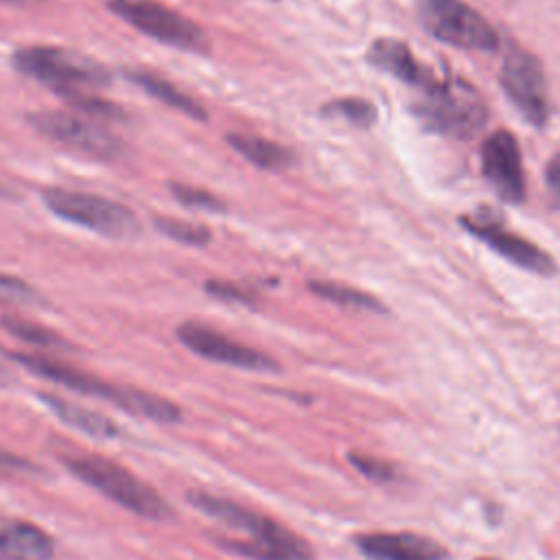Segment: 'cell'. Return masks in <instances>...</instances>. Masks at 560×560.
<instances>
[{
  "mask_svg": "<svg viewBox=\"0 0 560 560\" xmlns=\"http://www.w3.org/2000/svg\"><path fill=\"white\" fill-rule=\"evenodd\" d=\"M188 501L206 516L247 536H214V542L230 553L243 556L247 560H315L311 545L273 516H267L232 499L210 494L206 490L188 492Z\"/></svg>",
  "mask_w": 560,
  "mask_h": 560,
  "instance_id": "cell-1",
  "label": "cell"
},
{
  "mask_svg": "<svg viewBox=\"0 0 560 560\" xmlns=\"http://www.w3.org/2000/svg\"><path fill=\"white\" fill-rule=\"evenodd\" d=\"M4 354L39 378H46L50 383H57V385L72 389L77 394H83V396L107 400L125 413H131V416L144 418V420H153V422H162V424H175L182 420V409L173 400H168L160 394L109 383L96 374H90L81 368H74L66 361H59V359H52L46 354H35V352H26V350H7Z\"/></svg>",
  "mask_w": 560,
  "mask_h": 560,
  "instance_id": "cell-2",
  "label": "cell"
},
{
  "mask_svg": "<svg viewBox=\"0 0 560 560\" xmlns=\"http://www.w3.org/2000/svg\"><path fill=\"white\" fill-rule=\"evenodd\" d=\"M59 459L77 479L136 516L162 521L173 514L171 503L153 486L109 457L96 453H61Z\"/></svg>",
  "mask_w": 560,
  "mask_h": 560,
  "instance_id": "cell-3",
  "label": "cell"
},
{
  "mask_svg": "<svg viewBox=\"0 0 560 560\" xmlns=\"http://www.w3.org/2000/svg\"><path fill=\"white\" fill-rule=\"evenodd\" d=\"M418 92L420 96L411 105V112L429 131L451 138H470L488 120L483 96L464 79H435Z\"/></svg>",
  "mask_w": 560,
  "mask_h": 560,
  "instance_id": "cell-4",
  "label": "cell"
},
{
  "mask_svg": "<svg viewBox=\"0 0 560 560\" xmlns=\"http://www.w3.org/2000/svg\"><path fill=\"white\" fill-rule=\"evenodd\" d=\"M13 66L50 85L57 94L66 90H94L112 83V70L101 61L59 46H22L13 52Z\"/></svg>",
  "mask_w": 560,
  "mask_h": 560,
  "instance_id": "cell-5",
  "label": "cell"
},
{
  "mask_svg": "<svg viewBox=\"0 0 560 560\" xmlns=\"http://www.w3.org/2000/svg\"><path fill=\"white\" fill-rule=\"evenodd\" d=\"M42 201L59 219L107 238H133L142 232V223L131 208L103 195L48 186L42 190Z\"/></svg>",
  "mask_w": 560,
  "mask_h": 560,
  "instance_id": "cell-6",
  "label": "cell"
},
{
  "mask_svg": "<svg viewBox=\"0 0 560 560\" xmlns=\"http://www.w3.org/2000/svg\"><path fill=\"white\" fill-rule=\"evenodd\" d=\"M107 9L136 31L182 50H208V35L190 18L158 0H105Z\"/></svg>",
  "mask_w": 560,
  "mask_h": 560,
  "instance_id": "cell-7",
  "label": "cell"
},
{
  "mask_svg": "<svg viewBox=\"0 0 560 560\" xmlns=\"http://www.w3.org/2000/svg\"><path fill=\"white\" fill-rule=\"evenodd\" d=\"M422 26L440 42L470 50H494L499 35L490 22L462 0H418Z\"/></svg>",
  "mask_w": 560,
  "mask_h": 560,
  "instance_id": "cell-8",
  "label": "cell"
},
{
  "mask_svg": "<svg viewBox=\"0 0 560 560\" xmlns=\"http://www.w3.org/2000/svg\"><path fill=\"white\" fill-rule=\"evenodd\" d=\"M28 122L46 138L96 160L114 162L127 153V147L118 136H114L103 125L81 114L74 116L66 112L46 109L28 114Z\"/></svg>",
  "mask_w": 560,
  "mask_h": 560,
  "instance_id": "cell-9",
  "label": "cell"
},
{
  "mask_svg": "<svg viewBox=\"0 0 560 560\" xmlns=\"http://www.w3.org/2000/svg\"><path fill=\"white\" fill-rule=\"evenodd\" d=\"M175 337L190 352L208 361L232 365L238 370H252V372H280V363L271 354L256 350L252 346H245L206 324L182 322L175 328Z\"/></svg>",
  "mask_w": 560,
  "mask_h": 560,
  "instance_id": "cell-10",
  "label": "cell"
},
{
  "mask_svg": "<svg viewBox=\"0 0 560 560\" xmlns=\"http://www.w3.org/2000/svg\"><path fill=\"white\" fill-rule=\"evenodd\" d=\"M501 88L532 125L540 127L547 120V79L534 55L512 48L501 66Z\"/></svg>",
  "mask_w": 560,
  "mask_h": 560,
  "instance_id": "cell-11",
  "label": "cell"
},
{
  "mask_svg": "<svg viewBox=\"0 0 560 560\" xmlns=\"http://www.w3.org/2000/svg\"><path fill=\"white\" fill-rule=\"evenodd\" d=\"M462 225L481 243H486L490 249L508 258L510 262L529 269L540 276H551L556 273V262L549 258L547 252L529 243L527 238H521L518 234L510 232L503 228L499 217L492 212L486 214H472V217H462Z\"/></svg>",
  "mask_w": 560,
  "mask_h": 560,
  "instance_id": "cell-12",
  "label": "cell"
},
{
  "mask_svg": "<svg viewBox=\"0 0 560 560\" xmlns=\"http://www.w3.org/2000/svg\"><path fill=\"white\" fill-rule=\"evenodd\" d=\"M481 171L494 192L510 201L521 203L525 197V175H523V160L516 138L505 131L497 129L488 136L481 144Z\"/></svg>",
  "mask_w": 560,
  "mask_h": 560,
  "instance_id": "cell-13",
  "label": "cell"
},
{
  "mask_svg": "<svg viewBox=\"0 0 560 560\" xmlns=\"http://www.w3.org/2000/svg\"><path fill=\"white\" fill-rule=\"evenodd\" d=\"M368 560H446L448 551L433 538L413 532H370L354 538Z\"/></svg>",
  "mask_w": 560,
  "mask_h": 560,
  "instance_id": "cell-14",
  "label": "cell"
},
{
  "mask_svg": "<svg viewBox=\"0 0 560 560\" xmlns=\"http://www.w3.org/2000/svg\"><path fill=\"white\" fill-rule=\"evenodd\" d=\"M365 57H368L370 66L396 77L398 81H402L416 90H422L431 81L438 79L431 68H427L411 55V50L405 42L394 39V37L374 39Z\"/></svg>",
  "mask_w": 560,
  "mask_h": 560,
  "instance_id": "cell-15",
  "label": "cell"
},
{
  "mask_svg": "<svg viewBox=\"0 0 560 560\" xmlns=\"http://www.w3.org/2000/svg\"><path fill=\"white\" fill-rule=\"evenodd\" d=\"M55 538L31 521L0 523V560H52Z\"/></svg>",
  "mask_w": 560,
  "mask_h": 560,
  "instance_id": "cell-16",
  "label": "cell"
},
{
  "mask_svg": "<svg viewBox=\"0 0 560 560\" xmlns=\"http://www.w3.org/2000/svg\"><path fill=\"white\" fill-rule=\"evenodd\" d=\"M37 398L68 427H72L79 433H85L90 438H98V440H109L116 438L120 433V427L107 418L101 411H94L85 405L72 402L68 398H61L57 394L50 392H37Z\"/></svg>",
  "mask_w": 560,
  "mask_h": 560,
  "instance_id": "cell-17",
  "label": "cell"
},
{
  "mask_svg": "<svg viewBox=\"0 0 560 560\" xmlns=\"http://www.w3.org/2000/svg\"><path fill=\"white\" fill-rule=\"evenodd\" d=\"M125 77L136 83L140 90H144L147 94H151L153 98L162 101L164 105L190 116V118H197V120H206L208 114H206V107L195 101L190 94H186L184 90H179L173 81L151 72V70H144V68H125L122 70Z\"/></svg>",
  "mask_w": 560,
  "mask_h": 560,
  "instance_id": "cell-18",
  "label": "cell"
},
{
  "mask_svg": "<svg viewBox=\"0 0 560 560\" xmlns=\"http://www.w3.org/2000/svg\"><path fill=\"white\" fill-rule=\"evenodd\" d=\"M225 142L238 155H243L247 162H252L254 166H258L262 171H282L293 162V153L287 147H282L273 140L260 138V136L230 131L225 136Z\"/></svg>",
  "mask_w": 560,
  "mask_h": 560,
  "instance_id": "cell-19",
  "label": "cell"
},
{
  "mask_svg": "<svg viewBox=\"0 0 560 560\" xmlns=\"http://www.w3.org/2000/svg\"><path fill=\"white\" fill-rule=\"evenodd\" d=\"M0 326L15 339L24 341V343H31V346H37V348H44V350H72V343L61 337L59 332L37 324V322H31V319H24L20 315H2L0 317Z\"/></svg>",
  "mask_w": 560,
  "mask_h": 560,
  "instance_id": "cell-20",
  "label": "cell"
},
{
  "mask_svg": "<svg viewBox=\"0 0 560 560\" xmlns=\"http://www.w3.org/2000/svg\"><path fill=\"white\" fill-rule=\"evenodd\" d=\"M308 291L315 293L322 300H328L332 304L346 306V308H361V311H383V304L354 287L341 284V282H332V280H311L308 282Z\"/></svg>",
  "mask_w": 560,
  "mask_h": 560,
  "instance_id": "cell-21",
  "label": "cell"
},
{
  "mask_svg": "<svg viewBox=\"0 0 560 560\" xmlns=\"http://www.w3.org/2000/svg\"><path fill=\"white\" fill-rule=\"evenodd\" d=\"M59 96L77 112H81V116L85 118H94V120H127L125 109L103 96H94L88 90H66L59 92Z\"/></svg>",
  "mask_w": 560,
  "mask_h": 560,
  "instance_id": "cell-22",
  "label": "cell"
},
{
  "mask_svg": "<svg viewBox=\"0 0 560 560\" xmlns=\"http://www.w3.org/2000/svg\"><path fill=\"white\" fill-rule=\"evenodd\" d=\"M153 225L166 238L177 241L182 245H190V247L208 245L210 238H212V232L206 225L192 223V221H182V219H173V217H158L153 221Z\"/></svg>",
  "mask_w": 560,
  "mask_h": 560,
  "instance_id": "cell-23",
  "label": "cell"
},
{
  "mask_svg": "<svg viewBox=\"0 0 560 560\" xmlns=\"http://www.w3.org/2000/svg\"><path fill=\"white\" fill-rule=\"evenodd\" d=\"M322 114L326 116H339L354 127H370L376 120V109L370 101L359 98V96H346V98H335L322 107Z\"/></svg>",
  "mask_w": 560,
  "mask_h": 560,
  "instance_id": "cell-24",
  "label": "cell"
},
{
  "mask_svg": "<svg viewBox=\"0 0 560 560\" xmlns=\"http://www.w3.org/2000/svg\"><path fill=\"white\" fill-rule=\"evenodd\" d=\"M0 304L20 306V308H37L46 304V298L26 280L9 273H0Z\"/></svg>",
  "mask_w": 560,
  "mask_h": 560,
  "instance_id": "cell-25",
  "label": "cell"
},
{
  "mask_svg": "<svg viewBox=\"0 0 560 560\" xmlns=\"http://www.w3.org/2000/svg\"><path fill=\"white\" fill-rule=\"evenodd\" d=\"M168 190L186 208L203 210V212H221V210H225V203L217 195L206 190V188H197V186L182 184V182H171Z\"/></svg>",
  "mask_w": 560,
  "mask_h": 560,
  "instance_id": "cell-26",
  "label": "cell"
},
{
  "mask_svg": "<svg viewBox=\"0 0 560 560\" xmlns=\"http://www.w3.org/2000/svg\"><path fill=\"white\" fill-rule=\"evenodd\" d=\"M348 462L368 479L378 481V483H392L398 479V470L392 462L381 459L376 455H368V453H359V451H350L348 453Z\"/></svg>",
  "mask_w": 560,
  "mask_h": 560,
  "instance_id": "cell-27",
  "label": "cell"
},
{
  "mask_svg": "<svg viewBox=\"0 0 560 560\" xmlns=\"http://www.w3.org/2000/svg\"><path fill=\"white\" fill-rule=\"evenodd\" d=\"M206 293H210L212 298L217 300H223V302H236V304H247V306H254L256 304V293L241 287V284H234V282H228V280H219V278H212L203 284Z\"/></svg>",
  "mask_w": 560,
  "mask_h": 560,
  "instance_id": "cell-28",
  "label": "cell"
},
{
  "mask_svg": "<svg viewBox=\"0 0 560 560\" xmlns=\"http://www.w3.org/2000/svg\"><path fill=\"white\" fill-rule=\"evenodd\" d=\"M0 472H7V475H39L42 468L35 462H31L28 457H22V455L0 446Z\"/></svg>",
  "mask_w": 560,
  "mask_h": 560,
  "instance_id": "cell-29",
  "label": "cell"
},
{
  "mask_svg": "<svg viewBox=\"0 0 560 560\" xmlns=\"http://www.w3.org/2000/svg\"><path fill=\"white\" fill-rule=\"evenodd\" d=\"M545 179H547V188L549 192L553 195V199L560 203V151L553 153V158L549 160L547 164V173H545Z\"/></svg>",
  "mask_w": 560,
  "mask_h": 560,
  "instance_id": "cell-30",
  "label": "cell"
},
{
  "mask_svg": "<svg viewBox=\"0 0 560 560\" xmlns=\"http://www.w3.org/2000/svg\"><path fill=\"white\" fill-rule=\"evenodd\" d=\"M477 560H499V558H477Z\"/></svg>",
  "mask_w": 560,
  "mask_h": 560,
  "instance_id": "cell-31",
  "label": "cell"
},
{
  "mask_svg": "<svg viewBox=\"0 0 560 560\" xmlns=\"http://www.w3.org/2000/svg\"><path fill=\"white\" fill-rule=\"evenodd\" d=\"M2 2H22V0H2Z\"/></svg>",
  "mask_w": 560,
  "mask_h": 560,
  "instance_id": "cell-32",
  "label": "cell"
},
{
  "mask_svg": "<svg viewBox=\"0 0 560 560\" xmlns=\"http://www.w3.org/2000/svg\"><path fill=\"white\" fill-rule=\"evenodd\" d=\"M2 376H4V372H2V368H0V381H2Z\"/></svg>",
  "mask_w": 560,
  "mask_h": 560,
  "instance_id": "cell-33",
  "label": "cell"
}]
</instances>
